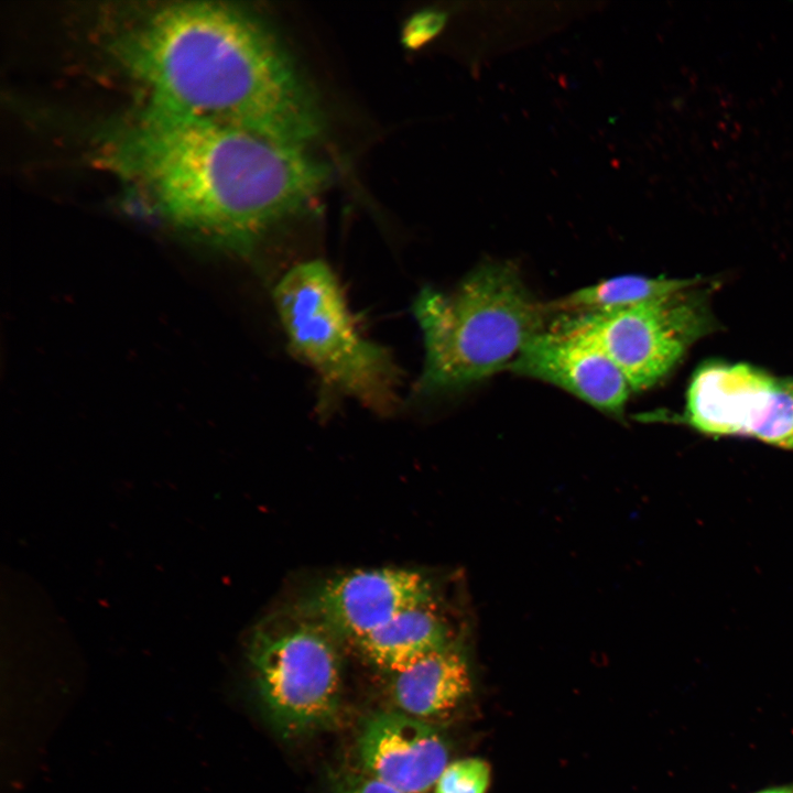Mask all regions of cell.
Returning <instances> with one entry per match:
<instances>
[{
	"instance_id": "2",
	"label": "cell",
	"mask_w": 793,
	"mask_h": 793,
	"mask_svg": "<svg viewBox=\"0 0 793 793\" xmlns=\"http://www.w3.org/2000/svg\"><path fill=\"white\" fill-rule=\"evenodd\" d=\"M110 51L145 105L306 146L323 116L306 79L272 31L221 2H180L118 31Z\"/></svg>"
},
{
	"instance_id": "17",
	"label": "cell",
	"mask_w": 793,
	"mask_h": 793,
	"mask_svg": "<svg viewBox=\"0 0 793 793\" xmlns=\"http://www.w3.org/2000/svg\"><path fill=\"white\" fill-rule=\"evenodd\" d=\"M786 387L793 392V379H784Z\"/></svg>"
},
{
	"instance_id": "14",
	"label": "cell",
	"mask_w": 793,
	"mask_h": 793,
	"mask_svg": "<svg viewBox=\"0 0 793 793\" xmlns=\"http://www.w3.org/2000/svg\"><path fill=\"white\" fill-rule=\"evenodd\" d=\"M490 776L486 761L478 758L457 760L447 764L435 784V793H486Z\"/></svg>"
},
{
	"instance_id": "13",
	"label": "cell",
	"mask_w": 793,
	"mask_h": 793,
	"mask_svg": "<svg viewBox=\"0 0 793 793\" xmlns=\"http://www.w3.org/2000/svg\"><path fill=\"white\" fill-rule=\"evenodd\" d=\"M696 279L615 276L550 302L555 315L609 312L659 300L696 286Z\"/></svg>"
},
{
	"instance_id": "8",
	"label": "cell",
	"mask_w": 793,
	"mask_h": 793,
	"mask_svg": "<svg viewBox=\"0 0 793 793\" xmlns=\"http://www.w3.org/2000/svg\"><path fill=\"white\" fill-rule=\"evenodd\" d=\"M432 587L419 572L380 567L328 579L295 608L337 639L357 643L399 613L431 604Z\"/></svg>"
},
{
	"instance_id": "12",
	"label": "cell",
	"mask_w": 793,
	"mask_h": 793,
	"mask_svg": "<svg viewBox=\"0 0 793 793\" xmlns=\"http://www.w3.org/2000/svg\"><path fill=\"white\" fill-rule=\"evenodd\" d=\"M376 666L397 673L449 645V631L431 604L408 609L356 643Z\"/></svg>"
},
{
	"instance_id": "11",
	"label": "cell",
	"mask_w": 793,
	"mask_h": 793,
	"mask_svg": "<svg viewBox=\"0 0 793 793\" xmlns=\"http://www.w3.org/2000/svg\"><path fill=\"white\" fill-rule=\"evenodd\" d=\"M470 691L467 662L450 644L394 673L391 684L401 711L422 720L448 713Z\"/></svg>"
},
{
	"instance_id": "10",
	"label": "cell",
	"mask_w": 793,
	"mask_h": 793,
	"mask_svg": "<svg viewBox=\"0 0 793 793\" xmlns=\"http://www.w3.org/2000/svg\"><path fill=\"white\" fill-rule=\"evenodd\" d=\"M367 773L404 793H426L447 767L448 751L439 734L404 713L372 717L359 738Z\"/></svg>"
},
{
	"instance_id": "7",
	"label": "cell",
	"mask_w": 793,
	"mask_h": 793,
	"mask_svg": "<svg viewBox=\"0 0 793 793\" xmlns=\"http://www.w3.org/2000/svg\"><path fill=\"white\" fill-rule=\"evenodd\" d=\"M685 421L711 435H745L793 449V392L747 363L709 362L687 390Z\"/></svg>"
},
{
	"instance_id": "6",
	"label": "cell",
	"mask_w": 793,
	"mask_h": 793,
	"mask_svg": "<svg viewBox=\"0 0 793 793\" xmlns=\"http://www.w3.org/2000/svg\"><path fill=\"white\" fill-rule=\"evenodd\" d=\"M553 319L597 344L631 391L656 384L714 328L707 301L695 286L609 312L558 314Z\"/></svg>"
},
{
	"instance_id": "3",
	"label": "cell",
	"mask_w": 793,
	"mask_h": 793,
	"mask_svg": "<svg viewBox=\"0 0 793 793\" xmlns=\"http://www.w3.org/2000/svg\"><path fill=\"white\" fill-rule=\"evenodd\" d=\"M413 313L424 346L414 389L419 398L457 391L508 370L555 316L519 270L502 261L479 264L448 293L424 287Z\"/></svg>"
},
{
	"instance_id": "16",
	"label": "cell",
	"mask_w": 793,
	"mask_h": 793,
	"mask_svg": "<svg viewBox=\"0 0 793 793\" xmlns=\"http://www.w3.org/2000/svg\"><path fill=\"white\" fill-rule=\"evenodd\" d=\"M760 793H793V790L789 789V787H778V789L767 790V791H763Z\"/></svg>"
},
{
	"instance_id": "5",
	"label": "cell",
	"mask_w": 793,
	"mask_h": 793,
	"mask_svg": "<svg viewBox=\"0 0 793 793\" xmlns=\"http://www.w3.org/2000/svg\"><path fill=\"white\" fill-rule=\"evenodd\" d=\"M337 638L301 613L275 616L254 632L250 661L267 713L285 735L312 731L338 713L341 662Z\"/></svg>"
},
{
	"instance_id": "9",
	"label": "cell",
	"mask_w": 793,
	"mask_h": 793,
	"mask_svg": "<svg viewBox=\"0 0 793 793\" xmlns=\"http://www.w3.org/2000/svg\"><path fill=\"white\" fill-rule=\"evenodd\" d=\"M512 372L552 383L596 409L621 416L631 389L593 340L554 319L510 365Z\"/></svg>"
},
{
	"instance_id": "4",
	"label": "cell",
	"mask_w": 793,
	"mask_h": 793,
	"mask_svg": "<svg viewBox=\"0 0 793 793\" xmlns=\"http://www.w3.org/2000/svg\"><path fill=\"white\" fill-rule=\"evenodd\" d=\"M273 301L291 351L327 387L379 414L399 401L400 371L391 355L358 329L341 286L321 260L291 268Z\"/></svg>"
},
{
	"instance_id": "15",
	"label": "cell",
	"mask_w": 793,
	"mask_h": 793,
	"mask_svg": "<svg viewBox=\"0 0 793 793\" xmlns=\"http://www.w3.org/2000/svg\"><path fill=\"white\" fill-rule=\"evenodd\" d=\"M337 793H404L370 775H349L339 785Z\"/></svg>"
},
{
	"instance_id": "1",
	"label": "cell",
	"mask_w": 793,
	"mask_h": 793,
	"mask_svg": "<svg viewBox=\"0 0 793 793\" xmlns=\"http://www.w3.org/2000/svg\"><path fill=\"white\" fill-rule=\"evenodd\" d=\"M97 140L100 160L161 215L237 252L305 210L329 176L306 146L148 105Z\"/></svg>"
}]
</instances>
